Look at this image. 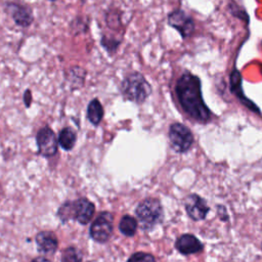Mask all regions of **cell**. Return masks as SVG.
Returning a JSON list of instances; mask_svg holds the SVG:
<instances>
[{
	"label": "cell",
	"mask_w": 262,
	"mask_h": 262,
	"mask_svg": "<svg viewBox=\"0 0 262 262\" xmlns=\"http://www.w3.org/2000/svg\"><path fill=\"white\" fill-rule=\"evenodd\" d=\"M168 24L177 30L183 39L188 38L194 30L192 17L181 9H176L168 15Z\"/></svg>",
	"instance_id": "8"
},
{
	"label": "cell",
	"mask_w": 262,
	"mask_h": 262,
	"mask_svg": "<svg viewBox=\"0 0 262 262\" xmlns=\"http://www.w3.org/2000/svg\"><path fill=\"white\" fill-rule=\"evenodd\" d=\"M58 144L63 148L64 150H71L77 141V135L76 132L70 128L66 127L59 131L58 134Z\"/></svg>",
	"instance_id": "15"
},
{
	"label": "cell",
	"mask_w": 262,
	"mask_h": 262,
	"mask_svg": "<svg viewBox=\"0 0 262 262\" xmlns=\"http://www.w3.org/2000/svg\"><path fill=\"white\" fill-rule=\"evenodd\" d=\"M185 210L193 220H203L207 216L209 207L204 199L198 194H190L185 200Z\"/></svg>",
	"instance_id": "10"
},
{
	"label": "cell",
	"mask_w": 262,
	"mask_h": 262,
	"mask_svg": "<svg viewBox=\"0 0 262 262\" xmlns=\"http://www.w3.org/2000/svg\"><path fill=\"white\" fill-rule=\"evenodd\" d=\"M86 74L87 73L84 69L80 67H74L68 71L66 79L71 85H73L75 88H78L84 85Z\"/></svg>",
	"instance_id": "16"
},
{
	"label": "cell",
	"mask_w": 262,
	"mask_h": 262,
	"mask_svg": "<svg viewBox=\"0 0 262 262\" xmlns=\"http://www.w3.org/2000/svg\"><path fill=\"white\" fill-rule=\"evenodd\" d=\"M68 207L71 209L72 217L82 224L88 223L94 215V205L86 199H79Z\"/></svg>",
	"instance_id": "9"
},
{
	"label": "cell",
	"mask_w": 262,
	"mask_h": 262,
	"mask_svg": "<svg viewBox=\"0 0 262 262\" xmlns=\"http://www.w3.org/2000/svg\"><path fill=\"white\" fill-rule=\"evenodd\" d=\"M4 9L8 13L15 25L20 28H28L34 20V14L30 6L15 1H7L4 3Z\"/></svg>",
	"instance_id": "5"
},
{
	"label": "cell",
	"mask_w": 262,
	"mask_h": 262,
	"mask_svg": "<svg viewBox=\"0 0 262 262\" xmlns=\"http://www.w3.org/2000/svg\"><path fill=\"white\" fill-rule=\"evenodd\" d=\"M176 249L183 255H189L201 252L203 245L194 235L183 234L176 241Z\"/></svg>",
	"instance_id": "11"
},
{
	"label": "cell",
	"mask_w": 262,
	"mask_h": 262,
	"mask_svg": "<svg viewBox=\"0 0 262 262\" xmlns=\"http://www.w3.org/2000/svg\"><path fill=\"white\" fill-rule=\"evenodd\" d=\"M120 92L124 99L142 103L151 94V86L141 73L131 72L123 79Z\"/></svg>",
	"instance_id": "2"
},
{
	"label": "cell",
	"mask_w": 262,
	"mask_h": 262,
	"mask_svg": "<svg viewBox=\"0 0 262 262\" xmlns=\"http://www.w3.org/2000/svg\"><path fill=\"white\" fill-rule=\"evenodd\" d=\"M61 260L62 262H81L82 254L78 249L70 247L64 250Z\"/></svg>",
	"instance_id": "18"
},
{
	"label": "cell",
	"mask_w": 262,
	"mask_h": 262,
	"mask_svg": "<svg viewBox=\"0 0 262 262\" xmlns=\"http://www.w3.org/2000/svg\"><path fill=\"white\" fill-rule=\"evenodd\" d=\"M136 215L141 227L149 229L161 221L163 216L162 206L156 199H146L138 205Z\"/></svg>",
	"instance_id": "3"
},
{
	"label": "cell",
	"mask_w": 262,
	"mask_h": 262,
	"mask_svg": "<svg viewBox=\"0 0 262 262\" xmlns=\"http://www.w3.org/2000/svg\"><path fill=\"white\" fill-rule=\"evenodd\" d=\"M104 112H103V106L101 102L99 101L98 98H93L90 100V102L87 105V111H86V116L88 121L94 125L98 126L100 122L102 121Z\"/></svg>",
	"instance_id": "14"
},
{
	"label": "cell",
	"mask_w": 262,
	"mask_h": 262,
	"mask_svg": "<svg viewBox=\"0 0 262 262\" xmlns=\"http://www.w3.org/2000/svg\"><path fill=\"white\" fill-rule=\"evenodd\" d=\"M169 140L175 151L184 152L192 145L193 135L185 125L173 123L169 128Z\"/></svg>",
	"instance_id": "4"
},
{
	"label": "cell",
	"mask_w": 262,
	"mask_h": 262,
	"mask_svg": "<svg viewBox=\"0 0 262 262\" xmlns=\"http://www.w3.org/2000/svg\"><path fill=\"white\" fill-rule=\"evenodd\" d=\"M136 227H137L136 220L129 215H125L121 219L120 225H119L121 232L127 236H132L136 231Z\"/></svg>",
	"instance_id": "17"
},
{
	"label": "cell",
	"mask_w": 262,
	"mask_h": 262,
	"mask_svg": "<svg viewBox=\"0 0 262 262\" xmlns=\"http://www.w3.org/2000/svg\"><path fill=\"white\" fill-rule=\"evenodd\" d=\"M36 142L38 151L41 156L50 158L57 152L58 139L52 129L45 126L42 127L36 134Z\"/></svg>",
	"instance_id": "6"
},
{
	"label": "cell",
	"mask_w": 262,
	"mask_h": 262,
	"mask_svg": "<svg viewBox=\"0 0 262 262\" xmlns=\"http://www.w3.org/2000/svg\"><path fill=\"white\" fill-rule=\"evenodd\" d=\"M128 262H156V260H155L152 255L147 254V253L139 252V253L133 254L129 258Z\"/></svg>",
	"instance_id": "19"
},
{
	"label": "cell",
	"mask_w": 262,
	"mask_h": 262,
	"mask_svg": "<svg viewBox=\"0 0 262 262\" xmlns=\"http://www.w3.org/2000/svg\"><path fill=\"white\" fill-rule=\"evenodd\" d=\"M230 85H231V91L238 97V99L242 101V103H244L252 112L259 113V108L254 104V102L249 100L244 95L243 88H242V76L236 69H234L230 75Z\"/></svg>",
	"instance_id": "12"
},
{
	"label": "cell",
	"mask_w": 262,
	"mask_h": 262,
	"mask_svg": "<svg viewBox=\"0 0 262 262\" xmlns=\"http://www.w3.org/2000/svg\"><path fill=\"white\" fill-rule=\"evenodd\" d=\"M32 262H50L48 259H45V258H43V257H40V258H37V259H35V260H33Z\"/></svg>",
	"instance_id": "21"
},
{
	"label": "cell",
	"mask_w": 262,
	"mask_h": 262,
	"mask_svg": "<svg viewBox=\"0 0 262 262\" xmlns=\"http://www.w3.org/2000/svg\"><path fill=\"white\" fill-rule=\"evenodd\" d=\"M36 243L38 249L45 254L54 253L57 249V238L54 233L50 231H42L37 234Z\"/></svg>",
	"instance_id": "13"
},
{
	"label": "cell",
	"mask_w": 262,
	"mask_h": 262,
	"mask_svg": "<svg viewBox=\"0 0 262 262\" xmlns=\"http://www.w3.org/2000/svg\"><path fill=\"white\" fill-rule=\"evenodd\" d=\"M175 91L182 110L191 119L199 123L210 121L211 112L203 99L199 77L189 72L183 73L176 82Z\"/></svg>",
	"instance_id": "1"
},
{
	"label": "cell",
	"mask_w": 262,
	"mask_h": 262,
	"mask_svg": "<svg viewBox=\"0 0 262 262\" xmlns=\"http://www.w3.org/2000/svg\"><path fill=\"white\" fill-rule=\"evenodd\" d=\"M113 231V216L108 212L98 215L90 227L91 237L99 243L106 242Z\"/></svg>",
	"instance_id": "7"
},
{
	"label": "cell",
	"mask_w": 262,
	"mask_h": 262,
	"mask_svg": "<svg viewBox=\"0 0 262 262\" xmlns=\"http://www.w3.org/2000/svg\"><path fill=\"white\" fill-rule=\"evenodd\" d=\"M24 101H25L26 107L31 106V103H32V92H31L30 89H27V90L25 91V94H24Z\"/></svg>",
	"instance_id": "20"
}]
</instances>
